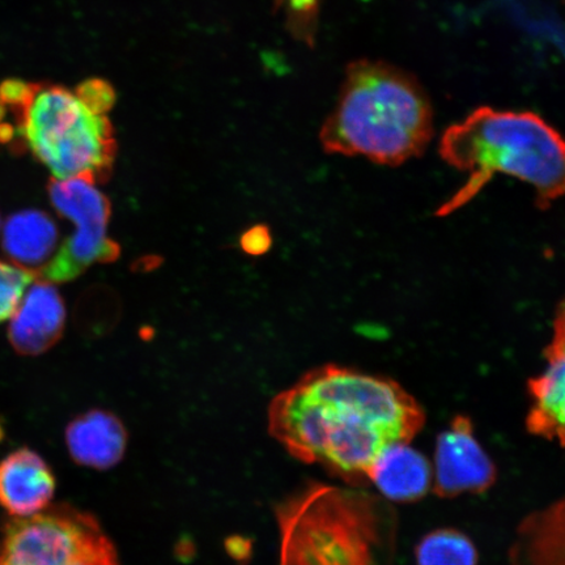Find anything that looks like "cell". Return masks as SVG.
Listing matches in <instances>:
<instances>
[{
    "label": "cell",
    "instance_id": "4",
    "mask_svg": "<svg viewBox=\"0 0 565 565\" xmlns=\"http://www.w3.org/2000/svg\"><path fill=\"white\" fill-rule=\"evenodd\" d=\"M440 153L468 174L440 215L465 206L499 173L532 186L542 207L565 195V140L533 113L480 108L445 131Z\"/></svg>",
    "mask_w": 565,
    "mask_h": 565
},
{
    "label": "cell",
    "instance_id": "20",
    "mask_svg": "<svg viewBox=\"0 0 565 565\" xmlns=\"http://www.w3.org/2000/svg\"><path fill=\"white\" fill-rule=\"evenodd\" d=\"M6 116V106L0 103V137H7V132L12 134V129H10L9 125L3 122Z\"/></svg>",
    "mask_w": 565,
    "mask_h": 565
},
{
    "label": "cell",
    "instance_id": "13",
    "mask_svg": "<svg viewBox=\"0 0 565 565\" xmlns=\"http://www.w3.org/2000/svg\"><path fill=\"white\" fill-rule=\"evenodd\" d=\"M371 482L387 501L413 503L434 482L433 466L408 443L394 444L381 454L369 472Z\"/></svg>",
    "mask_w": 565,
    "mask_h": 565
},
{
    "label": "cell",
    "instance_id": "1",
    "mask_svg": "<svg viewBox=\"0 0 565 565\" xmlns=\"http://www.w3.org/2000/svg\"><path fill=\"white\" fill-rule=\"evenodd\" d=\"M424 420L394 381L338 365L310 371L268 408V430L289 455L350 482L366 480L377 457L412 441Z\"/></svg>",
    "mask_w": 565,
    "mask_h": 565
},
{
    "label": "cell",
    "instance_id": "10",
    "mask_svg": "<svg viewBox=\"0 0 565 565\" xmlns=\"http://www.w3.org/2000/svg\"><path fill=\"white\" fill-rule=\"evenodd\" d=\"M55 478L47 463L30 449L0 461V505L13 518H30L51 504Z\"/></svg>",
    "mask_w": 565,
    "mask_h": 565
},
{
    "label": "cell",
    "instance_id": "6",
    "mask_svg": "<svg viewBox=\"0 0 565 565\" xmlns=\"http://www.w3.org/2000/svg\"><path fill=\"white\" fill-rule=\"evenodd\" d=\"M0 565H119L94 515L70 505L15 518L0 539Z\"/></svg>",
    "mask_w": 565,
    "mask_h": 565
},
{
    "label": "cell",
    "instance_id": "11",
    "mask_svg": "<svg viewBox=\"0 0 565 565\" xmlns=\"http://www.w3.org/2000/svg\"><path fill=\"white\" fill-rule=\"evenodd\" d=\"M66 445L76 463L84 468L109 470L122 461L127 430L115 414L90 409L68 424Z\"/></svg>",
    "mask_w": 565,
    "mask_h": 565
},
{
    "label": "cell",
    "instance_id": "7",
    "mask_svg": "<svg viewBox=\"0 0 565 565\" xmlns=\"http://www.w3.org/2000/svg\"><path fill=\"white\" fill-rule=\"evenodd\" d=\"M52 204L62 217L74 224V232L35 279L67 282L76 279L92 265L115 263L118 244L109 237L110 202L96 183L74 179L49 183Z\"/></svg>",
    "mask_w": 565,
    "mask_h": 565
},
{
    "label": "cell",
    "instance_id": "2",
    "mask_svg": "<svg viewBox=\"0 0 565 565\" xmlns=\"http://www.w3.org/2000/svg\"><path fill=\"white\" fill-rule=\"evenodd\" d=\"M0 103L15 116L18 136L58 181L108 180L117 153L108 113L116 92L100 79L75 89L58 84L7 81Z\"/></svg>",
    "mask_w": 565,
    "mask_h": 565
},
{
    "label": "cell",
    "instance_id": "15",
    "mask_svg": "<svg viewBox=\"0 0 565 565\" xmlns=\"http://www.w3.org/2000/svg\"><path fill=\"white\" fill-rule=\"evenodd\" d=\"M415 557L418 565H478L475 543L455 529H439L423 536Z\"/></svg>",
    "mask_w": 565,
    "mask_h": 565
},
{
    "label": "cell",
    "instance_id": "3",
    "mask_svg": "<svg viewBox=\"0 0 565 565\" xmlns=\"http://www.w3.org/2000/svg\"><path fill=\"white\" fill-rule=\"evenodd\" d=\"M433 136V109L418 82L387 63L358 61L320 139L328 153L399 166L419 157Z\"/></svg>",
    "mask_w": 565,
    "mask_h": 565
},
{
    "label": "cell",
    "instance_id": "12",
    "mask_svg": "<svg viewBox=\"0 0 565 565\" xmlns=\"http://www.w3.org/2000/svg\"><path fill=\"white\" fill-rule=\"evenodd\" d=\"M547 366L530 381L532 398L526 428L530 434L565 447V345L550 344Z\"/></svg>",
    "mask_w": 565,
    "mask_h": 565
},
{
    "label": "cell",
    "instance_id": "14",
    "mask_svg": "<svg viewBox=\"0 0 565 565\" xmlns=\"http://www.w3.org/2000/svg\"><path fill=\"white\" fill-rule=\"evenodd\" d=\"M2 246L11 264L38 277L60 249V231L45 212L21 211L3 225Z\"/></svg>",
    "mask_w": 565,
    "mask_h": 565
},
{
    "label": "cell",
    "instance_id": "9",
    "mask_svg": "<svg viewBox=\"0 0 565 565\" xmlns=\"http://www.w3.org/2000/svg\"><path fill=\"white\" fill-rule=\"evenodd\" d=\"M65 323L66 308L58 289L35 279L10 318L11 345L20 355H41L60 341Z\"/></svg>",
    "mask_w": 565,
    "mask_h": 565
},
{
    "label": "cell",
    "instance_id": "17",
    "mask_svg": "<svg viewBox=\"0 0 565 565\" xmlns=\"http://www.w3.org/2000/svg\"><path fill=\"white\" fill-rule=\"evenodd\" d=\"M282 7L288 20L294 24V30L306 38H312L318 0H277V7Z\"/></svg>",
    "mask_w": 565,
    "mask_h": 565
},
{
    "label": "cell",
    "instance_id": "16",
    "mask_svg": "<svg viewBox=\"0 0 565 565\" xmlns=\"http://www.w3.org/2000/svg\"><path fill=\"white\" fill-rule=\"evenodd\" d=\"M35 280L30 271L0 260V323L15 315L19 303Z\"/></svg>",
    "mask_w": 565,
    "mask_h": 565
},
{
    "label": "cell",
    "instance_id": "18",
    "mask_svg": "<svg viewBox=\"0 0 565 565\" xmlns=\"http://www.w3.org/2000/svg\"><path fill=\"white\" fill-rule=\"evenodd\" d=\"M242 246L246 253L252 254V256H258V254H263L270 249V232L263 227V225H257V227L245 233L242 239Z\"/></svg>",
    "mask_w": 565,
    "mask_h": 565
},
{
    "label": "cell",
    "instance_id": "5",
    "mask_svg": "<svg viewBox=\"0 0 565 565\" xmlns=\"http://www.w3.org/2000/svg\"><path fill=\"white\" fill-rule=\"evenodd\" d=\"M279 565H392L398 520L388 501L310 483L275 511Z\"/></svg>",
    "mask_w": 565,
    "mask_h": 565
},
{
    "label": "cell",
    "instance_id": "21",
    "mask_svg": "<svg viewBox=\"0 0 565 565\" xmlns=\"http://www.w3.org/2000/svg\"><path fill=\"white\" fill-rule=\"evenodd\" d=\"M0 231H2V221H0Z\"/></svg>",
    "mask_w": 565,
    "mask_h": 565
},
{
    "label": "cell",
    "instance_id": "8",
    "mask_svg": "<svg viewBox=\"0 0 565 565\" xmlns=\"http://www.w3.org/2000/svg\"><path fill=\"white\" fill-rule=\"evenodd\" d=\"M434 490L441 498L482 493L497 480V468L479 444L472 423L459 415L437 437Z\"/></svg>",
    "mask_w": 565,
    "mask_h": 565
},
{
    "label": "cell",
    "instance_id": "19",
    "mask_svg": "<svg viewBox=\"0 0 565 565\" xmlns=\"http://www.w3.org/2000/svg\"><path fill=\"white\" fill-rule=\"evenodd\" d=\"M550 344L565 345V301L562 303L555 320L554 337Z\"/></svg>",
    "mask_w": 565,
    "mask_h": 565
}]
</instances>
